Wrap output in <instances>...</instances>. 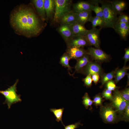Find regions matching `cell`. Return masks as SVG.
<instances>
[{
	"mask_svg": "<svg viewBox=\"0 0 129 129\" xmlns=\"http://www.w3.org/2000/svg\"><path fill=\"white\" fill-rule=\"evenodd\" d=\"M89 55L86 54L76 60L77 62L75 67V73L79 71L86 66L88 62L91 61Z\"/></svg>",
	"mask_w": 129,
	"mask_h": 129,
	"instance_id": "21",
	"label": "cell"
},
{
	"mask_svg": "<svg viewBox=\"0 0 129 129\" xmlns=\"http://www.w3.org/2000/svg\"><path fill=\"white\" fill-rule=\"evenodd\" d=\"M60 21L62 24L71 23L77 21L75 12L73 10L69 11L62 16Z\"/></svg>",
	"mask_w": 129,
	"mask_h": 129,
	"instance_id": "20",
	"label": "cell"
},
{
	"mask_svg": "<svg viewBox=\"0 0 129 129\" xmlns=\"http://www.w3.org/2000/svg\"><path fill=\"white\" fill-rule=\"evenodd\" d=\"M121 94L124 99L127 102H129V88H126L120 91Z\"/></svg>",
	"mask_w": 129,
	"mask_h": 129,
	"instance_id": "34",
	"label": "cell"
},
{
	"mask_svg": "<svg viewBox=\"0 0 129 129\" xmlns=\"http://www.w3.org/2000/svg\"><path fill=\"white\" fill-rule=\"evenodd\" d=\"M102 98L111 101L113 98V96L112 94V91L106 88L103 91L101 94Z\"/></svg>",
	"mask_w": 129,
	"mask_h": 129,
	"instance_id": "30",
	"label": "cell"
},
{
	"mask_svg": "<svg viewBox=\"0 0 129 129\" xmlns=\"http://www.w3.org/2000/svg\"><path fill=\"white\" fill-rule=\"evenodd\" d=\"M70 59H77L86 54V50L82 48L72 47L68 48L66 53Z\"/></svg>",
	"mask_w": 129,
	"mask_h": 129,
	"instance_id": "11",
	"label": "cell"
},
{
	"mask_svg": "<svg viewBox=\"0 0 129 129\" xmlns=\"http://www.w3.org/2000/svg\"><path fill=\"white\" fill-rule=\"evenodd\" d=\"M10 22L17 33L28 37L38 35L43 27L34 9L29 5L17 7L11 15Z\"/></svg>",
	"mask_w": 129,
	"mask_h": 129,
	"instance_id": "1",
	"label": "cell"
},
{
	"mask_svg": "<svg viewBox=\"0 0 129 129\" xmlns=\"http://www.w3.org/2000/svg\"><path fill=\"white\" fill-rule=\"evenodd\" d=\"M58 30L66 43L74 36L69 24H62Z\"/></svg>",
	"mask_w": 129,
	"mask_h": 129,
	"instance_id": "14",
	"label": "cell"
},
{
	"mask_svg": "<svg viewBox=\"0 0 129 129\" xmlns=\"http://www.w3.org/2000/svg\"><path fill=\"white\" fill-rule=\"evenodd\" d=\"M123 119L126 122H128L129 120V103H128L124 110L123 114Z\"/></svg>",
	"mask_w": 129,
	"mask_h": 129,
	"instance_id": "35",
	"label": "cell"
},
{
	"mask_svg": "<svg viewBox=\"0 0 129 129\" xmlns=\"http://www.w3.org/2000/svg\"><path fill=\"white\" fill-rule=\"evenodd\" d=\"M68 48H82L85 46H91L85 36H74L67 42Z\"/></svg>",
	"mask_w": 129,
	"mask_h": 129,
	"instance_id": "10",
	"label": "cell"
},
{
	"mask_svg": "<svg viewBox=\"0 0 129 129\" xmlns=\"http://www.w3.org/2000/svg\"><path fill=\"white\" fill-rule=\"evenodd\" d=\"M116 22L129 24V16L126 14L123 13L120 15L118 17Z\"/></svg>",
	"mask_w": 129,
	"mask_h": 129,
	"instance_id": "31",
	"label": "cell"
},
{
	"mask_svg": "<svg viewBox=\"0 0 129 129\" xmlns=\"http://www.w3.org/2000/svg\"><path fill=\"white\" fill-rule=\"evenodd\" d=\"M70 27L74 36H85L88 31L83 25L78 22L69 24Z\"/></svg>",
	"mask_w": 129,
	"mask_h": 129,
	"instance_id": "13",
	"label": "cell"
},
{
	"mask_svg": "<svg viewBox=\"0 0 129 129\" xmlns=\"http://www.w3.org/2000/svg\"><path fill=\"white\" fill-rule=\"evenodd\" d=\"M125 53L123 58L124 60V66H126V63L129 60V48L128 47L125 49Z\"/></svg>",
	"mask_w": 129,
	"mask_h": 129,
	"instance_id": "37",
	"label": "cell"
},
{
	"mask_svg": "<svg viewBox=\"0 0 129 129\" xmlns=\"http://www.w3.org/2000/svg\"><path fill=\"white\" fill-rule=\"evenodd\" d=\"M89 22L92 24V28L96 27L97 26H99L102 28L106 27V24L103 18L95 16H92Z\"/></svg>",
	"mask_w": 129,
	"mask_h": 129,
	"instance_id": "24",
	"label": "cell"
},
{
	"mask_svg": "<svg viewBox=\"0 0 129 129\" xmlns=\"http://www.w3.org/2000/svg\"><path fill=\"white\" fill-rule=\"evenodd\" d=\"M64 110V108H60L58 109L56 108L50 109V111L53 113L56 117V121L58 122H59L60 121H61L63 125H64L62 121V117Z\"/></svg>",
	"mask_w": 129,
	"mask_h": 129,
	"instance_id": "27",
	"label": "cell"
},
{
	"mask_svg": "<svg viewBox=\"0 0 129 129\" xmlns=\"http://www.w3.org/2000/svg\"><path fill=\"white\" fill-rule=\"evenodd\" d=\"M105 84L106 89L112 91H114L118 88L116 86L114 81L112 80L109 81Z\"/></svg>",
	"mask_w": 129,
	"mask_h": 129,
	"instance_id": "32",
	"label": "cell"
},
{
	"mask_svg": "<svg viewBox=\"0 0 129 129\" xmlns=\"http://www.w3.org/2000/svg\"><path fill=\"white\" fill-rule=\"evenodd\" d=\"M44 0H34L32 1L38 13L43 21L46 20V16L44 6Z\"/></svg>",
	"mask_w": 129,
	"mask_h": 129,
	"instance_id": "19",
	"label": "cell"
},
{
	"mask_svg": "<svg viewBox=\"0 0 129 129\" xmlns=\"http://www.w3.org/2000/svg\"><path fill=\"white\" fill-rule=\"evenodd\" d=\"M83 100L82 101V104L84 105L86 109H87L89 106L92 109L91 106L93 103V100H91L89 96L88 93L86 92L84 95L82 97Z\"/></svg>",
	"mask_w": 129,
	"mask_h": 129,
	"instance_id": "28",
	"label": "cell"
},
{
	"mask_svg": "<svg viewBox=\"0 0 129 129\" xmlns=\"http://www.w3.org/2000/svg\"><path fill=\"white\" fill-rule=\"evenodd\" d=\"M94 104L96 106H102V103L103 100L100 93L96 95L93 97V100Z\"/></svg>",
	"mask_w": 129,
	"mask_h": 129,
	"instance_id": "29",
	"label": "cell"
},
{
	"mask_svg": "<svg viewBox=\"0 0 129 129\" xmlns=\"http://www.w3.org/2000/svg\"><path fill=\"white\" fill-rule=\"evenodd\" d=\"M82 81L84 82V85L87 87H90L91 86L92 80L91 75L86 76V77L83 79Z\"/></svg>",
	"mask_w": 129,
	"mask_h": 129,
	"instance_id": "33",
	"label": "cell"
},
{
	"mask_svg": "<svg viewBox=\"0 0 129 129\" xmlns=\"http://www.w3.org/2000/svg\"><path fill=\"white\" fill-rule=\"evenodd\" d=\"M44 6L45 9L46 19L47 20L52 17L54 15L55 8L54 0H44Z\"/></svg>",
	"mask_w": 129,
	"mask_h": 129,
	"instance_id": "17",
	"label": "cell"
},
{
	"mask_svg": "<svg viewBox=\"0 0 129 129\" xmlns=\"http://www.w3.org/2000/svg\"><path fill=\"white\" fill-rule=\"evenodd\" d=\"M118 67L117 68L114 70H112L108 73H103L101 76L100 81L101 85L100 87L102 88L103 86L107 82L114 78L116 71Z\"/></svg>",
	"mask_w": 129,
	"mask_h": 129,
	"instance_id": "23",
	"label": "cell"
},
{
	"mask_svg": "<svg viewBox=\"0 0 129 129\" xmlns=\"http://www.w3.org/2000/svg\"><path fill=\"white\" fill-rule=\"evenodd\" d=\"M113 28L122 38L126 39L129 33V24L116 22Z\"/></svg>",
	"mask_w": 129,
	"mask_h": 129,
	"instance_id": "12",
	"label": "cell"
},
{
	"mask_svg": "<svg viewBox=\"0 0 129 129\" xmlns=\"http://www.w3.org/2000/svg\"><path fill=\"white\" fill-rule=\"evenodd\" d=\"M91 76L92 81L95 85H97L100 78L99 75L97 73H94L91 75Z\"/></svg>",
	"mask_w": 129,
	"mask_h": 129,
	"instance_id": "38",
	"label": "cell"
},
{
	"mask_svg": "<svg viewBox=\"0 0 129 129\" xmlns=\"http://www.w3.org/2000/svg\"><path fill=\"white\" fill-rule=\"evenodd\" d=\"M93 6V5L91 3L81 1L74 5L73 10L75 12L92 11Z\"/></svg>",
	"mask_w": 129,
	"mask_h": 129,
	"instance_id": "15",
	"label": "cell"
},
{
	"mask_svg": "<svg viewBox=\"0 0 129 129\" xmlns=\"http://www.w3.org/2000/svg\"><path fill=\"white\" fill-rule=\"evenodd\" d=\"M100 107V113L105 123H113L118 121L117 112L111 105Z\"/></svg>",
	"mask_w": 129,
	"mask_h": 129,
	"instance_id": "5",
	"label": "cell"
},
{
	"mask_svg": "<svg viewBox=\"0 0 129 129\" xmlns=\"http://www.w3.org/2000/svg\"><path fill=\"white\" fill-rule=\"evenodd\" d=\"M103 12V18L106 27L113 28L118 19L117 14L113 8L109 1L101 0Z\"/></svg>",
	"mask_w": 129,
	"mask_h": 129,
	"instance_id": "2",
	"label": "cell"
},
{
	"mask_svg": "<svg viewBox=\"0 0 129 129\" xmlns=\"http://www.w3.org/2000/svg\"><path fill=\"white\" fill-rule=\"evenodd\" d=\"M126 75L127 77V86L129 85V73H127Z\"/></svg>",
	"mask_w": 129,
	"mask_h": 129,
	"instance_id": "39",
	"label": "cell"
},
{
	"mask_svg": "<svg viewBox=\"0 0 129 129\" xmlns=\"http://www.w3.org/2000/svg\"><path fill=\"white\" fill-rule=\"evenodd\" d=\"M53 20L58 22L66 13L70 11L71 1L69 0H55Z\"/></svg>",
	"mask_w": 129,
	"mask_h": 129,
	"instance_id": "3",
	"label": "cell"
},
{
	"mask_svg": "<svg viewBox=\"0 0 129 129\" xmlns=\"http://www.w3.org/2000/svg\"><path fill=\"white\" fill-rule=\"evenodd\" d=\"M129 66H124L122 68H118L116 70L115 74V82L117 84L123 78L127 73V72L129 69Z\"/></svg>",
	"mask_w": 129,
	"mask_h": 129,
	"instance_id": "22",
	"label": "cell"
},
{
	"mask_svg": "<svg viewBox=\"0 0 129 129\" xmlns=\"http://www.w3.org/2000/svg\"><path fill=\"white\" fill-rule=\"evenodd\" d=\"M86 54L92 60L98 63L107 62L110 59V56L102 50L92 47L88 48Z\"/></svg>",
	"mask_w": 129,
	"mask_h": 129,
	"instance_id": "6",
	"label": "cell"
},
{
	"mask_svg": "<svg viewBox=\"0 0 129 129\" xmlns=\"http://www.w3.org/2000/svg\"><path fill=\"white\" fill-rule=\"evenodd\" d=\"M114 91L111 105L117 112L123 115L125 108L129 102H126L123 98L118 89Z\"/></svg>",
	"mask_w": 129,
	"mask_h": 129,
	"instance_id": "7",
	"label": "cell"
},
{
	"mask_svg": "<svg viewBox=\"0 0 129 129\" xmlns=\"http://www.w3.org/2000/svg\"></svg>",
	"mask_w": 129,
	"mask_h": 129,
	"instance_id": "40",
	"label": "cell"
},
{
	"mask_svg": "<svg viewBox=\"0 0 129 129\" xmlns=\"http://www.w3.org/2000/svg\"><path fill=\"white\" fill-rule=\"evenodd\" d=\"M18 81L17 80L14 84L5 91H0V93L5 98L4 104H7L8 109H10L11 105L17 102H21L20 96L16 93V85Z\"/></svg>",
	"mask_w": 129,
	"mask_h": 129,
	"instance_id": "4",
	"label": "cell"
},
{
	"mask_svg": "<svg viewBox=\"0 0 129 129\" xmlns=\"http://www.w3.org/2000/svg\"><path fill=\"white\" fill-rule=\"evenodd\" d=\"M101 0H92L91 3L93 6L92 11H93L96 14V16L103 18V12L101 7L98 4Z\"/></svg>",
	"mask_w": 129,
	"mask_h": 129,
	"instance_id": "25",
	"label": "cell"
},
{
	"mask_svg": "<svg viewBox=\"0 0 129 129\" xmlns=\"http://www.w3.org/2000/svg\"><path fill=\"white\" fill-rule=\"evenodd\" d=\"M75 12L77 21L84 25L87 22H89L92 16V11Z\"/></svg>",
	"mask_w": 129,
	"mask_h": 129,
	"instance_id": "18",
	"label": "cell"
},
{
	"mask_svg": "<svg viewBox=\"0 0 129 129\" xmlns=\"http://www.w3.org/2000/svg\"><path fill=\"white\" fill-rule=\"evenodd\" d=\"M101 29L96 27L92 28L88 30L85 36L90 45L93 46L95 48L98 49H100V33Z\"/></svg>",
	"mask_w": 129,
	"mask_h": 129,
	"instance_id": "9",
	"label": "cell"
},
{
	"mask_svg": "<svg viewBox=\"0 0 129 129\" xmlns=\"http://www.w3.org/2000/svg\"><path fill=\"white\" fill-rule=\"evenodd\" d=\"M70 59L66 53H64L60 58L59 63L62 66L67 68L69 70L72 71V68L69 65V61Z\"/></svg>",
	"mask_w": 129,
	"mask_h": 129,
	"instance_id": "26",
	"label": "cell"
},
{
	"mask_svg": "<svg viewBox=\"0 0 129 129\" xmlns=\"http://www.w3.org/2000/svg\"><path fill=\"white\" fill-rule=\"evenodd\" d=\"M80 125H82L81 124L80 122L76 123L75 124H72L70 125L65 126L64 125V129H75L79 127Z\"/></svg>",
	"mask_w": 129,
	"mask_h": 129,
	"instance_id": "36",
	"label": "cell"
},
{
	"mask_svg": "<svg viewBox=\"0 0 129 129\" xmlns=\"http://www.w3.org/2000/svg\"><path fill=\"white\" fill-rule=\"evenodd\" d=\"M112 6L117 15H121L126 9L127 4L126 2L123 0H116L109 1Z\"/></svg>",
	"mask_w": 129,
	"mask_h": 129,
	"instance_id": "16",
	"label": "cell"
},
{
	"mask_svg": "<svg viewBox=\"0 0 129 129\" xmlns=\"http://www.w3.org/2000/svg\"><path fill=\"white\" fill-rule=\"evenodd\" d=\"M101 65L98 62L90 61L77 73L87 76L94 73H97L101 76L103 73Z\"/></svg>",
	"mask_w": 129,
	"mask_h": 129,
	"instance_id": "8",
	"label": "cell"
}]
</instances>
